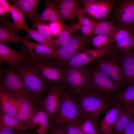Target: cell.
Masks as SVG:
<instances>
[{"instance_id": "cell-3", "label": "cell", "mask_w": 134, "mask_h": 134, "mask_svg": "<svg viewBox=\"0 0 134 134\" xmlns=\"http://www.w3.org/2000/svg\"><path fill=\"white\" fill-rule=\"evenodd\" d=\"M0 89L35 104L36 100L27 90L14 67L8 65L4 68L0 66Z\"/></svg>"}, {"instance_id": "cell-42", "label": "cell", "mask_w": 134, "mask_h": 134, "mask_svg": "<svg viewBox=\"0 0 134 134\" xmlns=\"http://www.w3.org/2000/svg\"><path fill=\"white\" fill-rule=\"evenodd\" d=\"M0 5L4 8L9 12L10 10V6L7 0H0Z\"/></svg>"}, {"instance_id": "cell-5", "label": "cell", "mask_w": 134, "mask_h": 134, "mask_svg": "<svg viewBox=\"0 0 134 134\" xmlns=\"http://www.w3.org/2000/svg\"><path fill=\"white\" fill-rule=\"evenodd\" d=\"M14 67L29 92L36 100L41 98L48 87L29 63Z\"/></svg>"}, {"instance_id": "cell-1", "label": "cell", "mask_w": 134, "mask_h": 134, "mask_svg": "<svg viewBox=\"0 0 134 134\" xmlns=\"http://www.w3.org/2000/svg\"><path fill=\"white\" fill-rule=\"evenodd\" d=\"M29 63L48 87L63 83L66 67L58 60L47 58Z\"/></svg>"}, {"instance_id": "cell-11", "label": "cell", "mask_w": 134, "mask_h": 134, "mask_svg": "<svg viewBox=\"0 0 134 134\" xmlns=\"http://www.w3.org/2000/svg\"><path fill=\"white\" fill-rule=\"evenodd\" d=\"M63 88L60 84L49 87L47 95L42 101L41 108L46 112L51 120L54 121L58 114Z\"/></svg>"}, {"instance_id": "cell-37", "label": "cell", "mask_w": 134, "mask_h": 134, "mask_svg": "<svg viewBox=\"0 0 134 134\" xmlns=\"http://www.w3.org/2000/svg\"><path fill=\"white\" fill-rule=\"evenodd\" d=\"M80 126L83 134H100L96 128L98 125L90 120L80 121Z\"/></svg>"}, {"instance_id": "cell-27", "label": "cell", "mask_w": 134, "mask_h": 134, "mask_svg": "<svg viewBox=\"0 0 134 134\" xmlns=\"http://www.w3.org/2000/svg\"><path fill=\"white\" fill-rule=\"evenodd\" d=\"M0 125L20 131L32 128L31 126L20 121L16 117L1 112L0 114Z\"/></svg>"}, {"instance_id": "cell-34", "label": "cell", "mask_w": 134, "mask_h": 134, "mask_svg": "<svg viewBox=\"0 0 134 134\" xmlns=\"http://www.w3.org/2000/svg\"><path fill=\"white\" fill-rule=\"evenodd\" d=\"M91 42L95 49L103 48L113 43V38L108 35H97L93 37Z\"/></svg>"}, {"instance_id": "cell-16", "label": "cell", "mask_w": 134, "mask_h": 134, "mask_svg": "<svg viewBox=\"0 0 134 134\" xmlns=\"http://www.w3.org/2000/svg\"><path fill=\"white\" fill-rule=\"evenodd\" d=\"M5 17H0V43L11 42L23 44L29 41V38L27 36L23 37L17 35L13 28L12 22L8 19V16Z\"/></svg>"}, {"instance_id": "cell-45", "label": "cell", "mask_w": 134, "mask_h": 134, "mask_svg": "<svg viewBox=\"0 0 134 134\" xmlns=\"http://www.w3.org/2000/svg\"><path fill=\"white\" fill-rule=\"evenodd\" d=\"M125 108L129 111L134 116V104L130 106Z\"/></svg>"}, {"instance_id": "cell-29", "label": "cell", "mask_w": 134, "mask_h": 134, "mask_svg": "<svg viewBox=\"0 0 134 134\" xmlns=\"http://www.w3.org/2000/svg\"><path fill=\"white\" fill-rule=\"evenodd\" d=\"M113 104H118L124 107L134 104V85L130 86L119 93L112 100Z\"/></svg>"}, {"instance_id": "cell-23", "label": "cell", "mask_w": 134, "mask_h": 134, "mask_svg": "<svg viewBox=\"0 0 134 134\" xmlns=\"http://www.w3.org/2000/svg\"><path fill=\"white\" fill-rule=\"evenodd\" d=\"M45 8L42 12L39 15L36 21L50 22H58L63 23L56 7L55 1L46 0L45 1Z\"/></svg>"}, {"instance_id": "cell-6", "label": "cell", "mask_w": 134, "mask_h": 134, "mask_svg": "<svg viewBox=\"0 0 134 134\" xmlns=\"http://www.w3.org/2000/svg\"><path fill=\"white\" fill-rule=\"evenodd\" d=\"M90 91L109 101L112 100L120 92L121 88L106 75L95 68L92 72Z\"/></svg>"}, {"instance_id": "cell-25", "label": "cell", "mask_w": 134, "mask_h": 134, "mask_svg": "<svg viewBox=\"0 0 134 134\" xmlns=\"http://www.w3.org/2000/svg\"><path fill=\"white\" fill-rule=\"evenodd\" d=\"M37 111L35 104L21 99L17 118L20 121L32 127L31 126V120Z\"/></svg>"}, {"instance_id": "cell-35", "label": "cell", "mask_w": 134, "mask_h": 134, "mask_svg": "<svg viewBox=\"0 0 134 134\" xmlns=\"http://www.w3.org/2000/svg\"><path fill=\"white\" fill-rule=\"evenodd\" d=\"M79 121H68L60 126L64 134H83Z\"/></svg>"}, {"instance_id": "cell-26", "label": "cell", "mask_w": 134, "mask_h": 134, "mask_svg": "<svg viewBox=\"0 0 134 134\" xmlns=\"http://www.w3.org/2000/svg\"><path fill=\"white\" fill-rule=\"evenodd\" d=\"M134 117V116L129 111L122 107L110 134H122L126 126Z\"/></svg>"}, {"instance_id": "cell-43", "label": "cell", "mask_w": 134, "mask_h": 134, "mask_svg": "<svg viewBox=\"0 0 134 134\" xmlns=\"http://www.w3.org/2000/svg\"><path fill=\"white\" fill-rule=\"evenodd\" d=\"M53 130L50 134H64L61 127L59 126Z\"/></svg>"}, {"instance_id": "cell-38", "label": "cell", "mask_w": 134, "mask_h": 134, "mask_svg": "<svg viewBox=\"0 0 134 134\" xmlns=\"http://www.w3.org/2000/svg\"><path fill=\"white\" fill-rule=\"evenodd\" d=\"M62 21L63 22L68 21L71 22L72 24L76 23V13L72 12L65 9L57 8Z\"/></svg>"}, {"instance_id": "cell-12", "label": "cell", "mask_w": 134, "mask_h": 134, "mask_svg": "<svg viewBox=\"0 0 134 134\" xmlns=\"http://www.w3.org/2000/svg\"><path fill=\"white\" fill-rule=\"evenodd\" d=\"M83 11L92 20L105 18L109 15L112 5L110 1L106 0H83L81 1Z\"/></svg>"}, {"instance_id": "cell-47", "label": "cell", "mask_w": 134, "mask_h": 134, "mask_svg": "<svg viewBox=\"0 0 134 134\" xmlns=\"http://www.w3.org/2000/svg\"><path fill=\"white\" fill-rule=\"evenodd\" d=\"M29 134V133H26V134Z\"/></svg>"}, {"instance_id": "cell-44", "label": "cell", "mask_w": 134, "mask_h": 134, "mask_svg": "<svg viewBox=\"0 0 134 134\" xmlns=\"http://www.w3.org/2000/svg\"><path fill=\"white\" fill-rule=\"evenodd\" d=\"M8 13H9V12L4 8L0 5V16L5 15L6 16H7L6 15H7Z\"/></svg>"}, {"instance_id": "cell-14", "label": "cell", "mask_w": 134, "mask_h": 134, "mask_svg": "<svg viewBox=\"0 0 134 134\" xmlns=\"http://www.w3.org/2000/svg\"><path fill=\"white\" fill-rule=\"evenodd\" d=\"M23 47L29 56L31 62L47 58L54 59L56 50L44 45L30 42H24Z\"/></svg>"}, {"instance_id": "cell-4", "label": "cell", "mask_w": 134, "mask_h": 134, "mask_svg": "<svg viewBox=\"0 0 134 134\" xmlns=\"http://www.w3.org/2000/svg\"><path fill=\"white\" fill-rule=\"evenodd\" d=\"M92 72L85 66L75 68L66 67L63 80L73 92L80 95L90 91Z\"/></svg>"}, {"instance_id": "cell-19", "label": "cell", "mask_w": 134, "mask_h": 134, "mask_svg": "<svg viewBox=\"0 0 134 134\" xmlns=\"http://www.w3.org/2000/svg\"><path fill=\"white\" fill-rule=\"evenodd\" d=\"M116 17L122 27H126L133 24L134 23V0L120 1Z\"/></svg>"}, {"instance_id": "cell-30", "label": "cell", "mask_w": 134, "mask_h": 134, "mask_svg": "<svg viewBox=\"0 0 134 134\" xmlns=\"http://www.w3.org/2000/svg\"><path fill=\"white\" fill-rule=\"evenodd\" d=\"M92 24L93 33L95 35H107L112 37L116 28L111 23L108 22L92 20Z\"/></svg>"}, {"instance_id": "cell-22", "label": "cell", "mask_w": 134, "mask_h": 134, "mask_svg": "<svg viewBox=\"0 0 134 134\" xmlns=\"http://www.w3.org/2000/svg\"><path fill=\"white\" fill-rule=\"evenodd\" d=\"M50 120L46 112L41 108L37 111L33 117L31 126L35 128L37 134H45L50 127Z\"/></svg>"}, {"instance_id": "cell-15", "label": "cell", "mask_w": 134, "mask_h": 134, "mask_svg": "<svg viewBox=\"0 0 134 134\" xmlns=\"http://www.w3.org/2000/svg\"><path fill=\"white\" fill-rule=\"evenodd\" d=\"M112 37L114 46L124 53H131L134 49V35L128 28H116Z\"/></svg>"}, {"instance_id": "cell-39", "label": "cell", "mask_w": 134, "mask_h": 134, "mask_svg": "<svg viewBox=\"0 0 134 134\" xmlns=\"http://www.w3.org/2000/svg\"><path fill=\"white\" fill-rule=\"evenodd\" d=\"M63 23L56 22H50L48 25L51 31L53 36H57L61 30Z\"/></svg>"}, {"instance_id": "cell-46", "label": "cell", "mask_w": 134, "mask_h": 134, "mask_svg": "<svg viewBox=\"0 0 134 134\" xmlns=\"http://www.w3.org/2000/svg\"><path fill=\"white\" fill-rule=\"evenodd\" d=\"M132 55L133 57L134 58V51L133 53H132Z\"/></svg>"}, {"instance_id": "cell-18", "label": "cell", "mask_w": 134, "mask_h": 134, "mask_svg": "<svg viewBox=\"0 0 134 134\" xmlns=\"http://www.w3.org/2000/svg\"><path fill=\"white\" fill-rule=\"evenodd\" d=\"M122 107L119 104H113L106 110L104 116L98 125L100 134H110Z\"/></svg>"}, {"instance_id": "cell-17", "label": "cell", "mask_w": 134, "mask_h": 134, "mask_svg": "<svg viewBox=\"0 0 134 134\" xmlns=\"http://www.w3.org/2000/svg\"><path fill=\"white\" fill-rule=\"evenodd\" d=\"M21 99L14 94L0 89V112L17 118Z\"/></svg>"}, {"instance_id": "cell-10", "label": "cell", "mask_w": 134, "mask_h": 134, "mask_svg": "<svg viewBox=\"0 0 134 134\" xmlns=\"http://www.w3.org/2000/svg\"><path fill=\"white\" fill-rule=\"evenodd\" d=\"M114 50L112 44L100 49H87L74 56L65 64L66 67L75 68L85 66L96 59L112 55Z\"/></svg>"}, {"instance_id": "cell-41", "label": "cell", "mask_w": 134, "mask_h": 134, "mask_svg": "<svg viewBox=\"0 0 134 134\" xmlns=\"http://www.w3.org/2000/svg\"><path fill=\"white\" fill-rule=\"evenodd\" d=\"M8 127L0 125V134H17L15 131Z\"/></svg>"}, {"instance_id": "cell-8", "label": "cell", "mask_w": 134, "mask_h": 134, "mask_svg": "<svg viewBox=\"0 0 134 134\" xmlns=\"http://www.w3.org/2000/svg\"><path fill=\"white\" fill-rule=\"evenodd\" d=\"M82 121L78 103L70 94H63L58 114L54 121V125L58 127L67 121Z\"/></svg>"}, {"instance_id": "cell-21", "label": "cell", "mask_w": 134, "mask_h": 134, "mask_svg": "<svg viewBox=\"0 0 134 134\" xmlns=\"http://www.w3.org/2000/svg\"><path fill=\"white\" fill-rule=\"evenodd\" d=\"M120 61L125 89L134 85V58L132 53H124Z\"/></svg>"}, {"instance_id": "cell-2", "label": "cell", "mask_w": 134, "mask_h": 134, "mask_svg": "<svg viewBox=\"0 0 134 134\" xmlns=\"http://www.w3.org/2000/svg\"><path fill=\"white\" fill-rule=\"evenodd\" d=\"M78 102L82 121L89 120L97 125L101 114L112 104L111 101L92 93L80 95Z\"/></svg>"}, {"instance_id": "cell-20", "label": "cell", "mask_w": 134, "mask_h": 134, "mask_svg": "<svg viewBox=\"0 0 134 134\" xmlns=\"http://www.w3.org/2000/svg\"><path fill=\"white\" fill-rule=\"evenodd\" d=\"M11 4L17 6L30 21L32 26L39 16L37 10L40 0H8Z\"/></svg>"}, {"instance_id": "cell-24", "label": "cell", "mask_w": 134, "mask_h": 134, "mask_svg": "<svg viewBox=\"0 0 134 134\" xmlns=\"http://www.w3.org/2000/svg\"><path fill=\"white\" fill-rule=\"evenodd\" d=\"M76 14L77 22L71 25L74 32L78 31L79 30L83 34L90 37L93 33L92 20L81 8L78 10Z\"/></svg>"}, {"instance_id": "cell-40", "label": "cell", "mask_w": 134, "mask_h": 134, "mask_svg": "<svg viewBox=\"0 0 134 134\" xmlns=\"http://www.w3.org/2000/svg\"><path fill=\"white\" fill-rule=\"evenodd\" d=\"M122 134H134V117L126 126Z\"/></svg>"}, {"instance_id": "cell-13", "label": "cell", "mask_w": 134, "mask_h": 134, "mask_svg": "<svg viewBox=\"0 0 134 134\" xmlns=\"http://www.w3.org/2000/svg\"><path fill=\"white\" fill-rule=\"evenodd\" d=\"M20 52L15 50L3 43H0V63H6L15 67L31 62L29 56L22 46Z\"/></svg>"}, {"instance_id": "cell-7", "label": "cell", "mask_w": 134, "mask_h": 134, "mask_svg": "<svg viewBox=\"0 0 134 134\" xmlns=\"http://www.w3.org/2000/svg\"><path fill=\"white\" fill-rule=\"evenodd\" d=\"M79 33L74 32L69 41L64 46L56 50L54 59L65 64L76 54L88 49L92 40L89 37Z\"/></svg>"}, {"instance_id": "cell-9", "label": "cell", "mask_w": 134, "mask_h": 134, "mask_svg": "<svg viewBox=\"0 0 134 134\" xmlns=\"http://www.w3.org/2000/svg\"><path fill=\"white\" fill-rule=\"evenodd\" d=\"M112 55L97 59L95 68L106 75L121 89L124 84L121 63Z\"/></svg>"}, {"instance_id": "cell-32", "label": "cell", "mask_w": 134, "mask_h": 134, "mask_svg": "<svg viewBox=\"0 0 134 134\" xmlns=\"http://www.w3.org/2000/svg\"><path fill=\"white\" fill-rule=\"evenodd\" d=\"M32 27H35L37 31L47 41L52 44L55 48V37L52 34L48 25H47L46 22L36 21Z\"/></svg>"}, {"instance_id": "cell-31", "label": "cell", "mask_w": 134, "mask_h": 134, "mask_svg": "<svg viewBox=\"0 0 134 134\" xmlns=\"http://www.w3.org/2000/svg\"><path fill=\"white\" fill-rule=\"evenodd\" d=\"M74 32L71 26L67 25L63 23L61 30L58 35L55 37V47L56 50H58L65 45L71 38Z\"/></svg>"}, {"instance_id": "cell-33", "label": "cell", "mask_w": 134, "mask_h": 134, "mask_svg": "<svg viewBox=\"0 0 134 134\" xmlns=\"http://www.w3.org/2000/svg\"><path fill=\"white\" fill-rule=\"evenodd\" d=\"M24 31L27 33V36L29 38H31L38 43L44 45L55 49L54 46L47 41L37 31L34 29V27H32V28L30 29L27 26H26Z\"/></svg>"}, {"instance_id": "cell-36", "label": "cell", "mask_w": 134, "mask_h": 134, "mask_svg": "<svg viewBox=\"0 0 134 134\" xmlns=\"http://www.w3.org/2000/svg\"><path fill=\"white\" fill-rule=\"evenodd\" d=\"M57 8L65 9L76 13L80 7L79 0H56Z\"/></svg>"}, {"instance_id": "cell-28", "label": "cell", "mask_w": 134, "mask_h": 134, "mask_svg": "<svg viewBox=\"0 0 134 134\" xmlns=\"http://www.w3.org/2000/svg\"><path fill=\"white\" fill-rule=\"evenodd\" d=\"M9 13L13 21V27L15 32L24 31L25 27L27 26L25 16L22 12L17 6L11 4Z\"/></svg>"}]
</instances>
